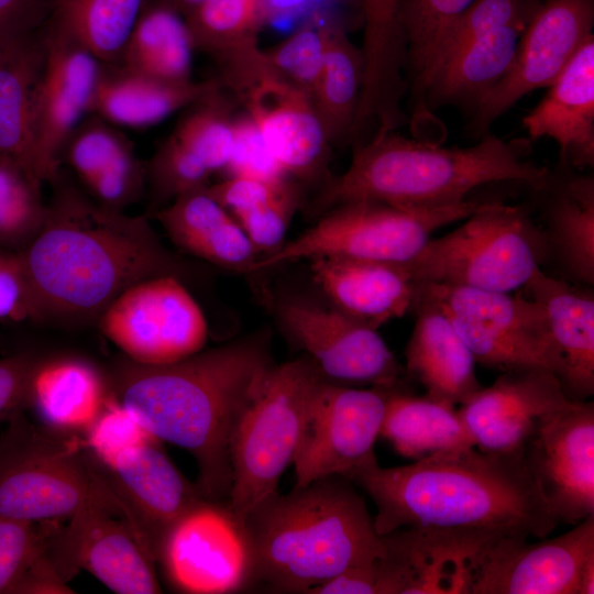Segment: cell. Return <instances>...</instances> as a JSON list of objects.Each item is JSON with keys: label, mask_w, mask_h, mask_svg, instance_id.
I'll use <instances>...</instances> for the list:
<instances>
[{"label": "cell", "mask_w": 594, "mask_h": 594, "mask_svg": "<svg viewBox=\"0 0 594 594\" xmlns=\"http://www.w3.org/2000/svg\"><path fill=\"white\" fill-rule=\"evenodd\" d=\"M51 184L44 224L19 253L35 321L97 323L128 287L154 276L184 274L146 215L101 206L61 172Z\"/></svg>", "instance_id": "cell-1"}, {"label": "cell", "mask_w": 594, "mask_h": 594, "mask_svg": "<svg viewBox=\"0 0 594 594\" xmlns=\"http://www.w3.org/2000/svg\"><path fill=\"white\" fill-rule=\"evenodd\" d=\"M273 365L268 338L258 333L168 364L123 355L107 378L110 393L156 439L193 455L202 497L228 502L231 437Z\"/></svg>", "instance_id": "cell-2"}, {"label": "cell", "mask_w": 594, "mask_h": 594, "mask_svg": "<svg viewBox=\"0 0 594 594\" xmlns=\"http://www.w3.org/2000/svg\"><path fill=\"white\" fill-rule=\"evenodd\" d=\"M348 479L372 498L381 536L415 527L543 539L559 524L524 451L454 449L402 466L382 468L376 462Z\"/></svg>", "instance_id": "cell-3"}, {"label": "cell", "mask_w": 594, "mask_h": 594, "mask_svg": "<svg viewBox=\"0 0 594 594\" xmlns=\"http://www.w3.org/2000/svg\"><path fill=\"white\" fill-rule=\"evenodd\" d=\"M528 140L484 134L470 147H443L395 131L355 145L345 172L330 176L309 205L320 216L339 205L370 200L406 207L460 204L479 186L515 182L540 189L550 170L528 158Z\"/></svg>", "instance_id": "cell-4"}, {"label": "cell", "mask_w": 594, "mask_h": 594, "mask_svg": "<svg viewBox=\"0 0 594 594\" xmlns=\"http://www.w3.org/2000/svg\"><path fill=\"white\" fill-rule=\"evenodd\" d=\"M255 588L309 594L349 568L385 549L374 516L356 485L343 475L317 479L278 491L245 517Z\"/></svg>", "instance_id": "cell-5"}, {"label": "cell", "mask_w": 594, "mask_h": 594, "mask_svg": "<svg viewBox=\"0 0 594 594\" xmlns=\"http://www.w3.org/2000/svg\"><path fill=\"white\" fill-rule=\"evenodd\" d=\"M324 378L309 356L274 364L241 415L230 441L228 501L241 520L277 491L282 474L293 464L314 395Z\"/></svg>", "instance_id": "cell-6"}, {"label": "cell", "mask_w": 594, "mask_h": 594, "mask_svg": "<svg viewBox=\"0 0 594 594\" xmlns=\"http://www.w3.org/2000/svg\"><path fill=\"white\" fill-rule=\"evenodd\" d=\"M546 249L526 209L484 202L457 229L430 238L404 266L417 283L512 293L540 267Z\"/></svg>", "instance_id": "cell-7"}, {"label": "cell", "mask_w": 594, "mask_h": 594, "mask_svg": "<svg viewBox=\"0 0 594 594\" xmlns=\"http://www.w3.org/2000/svg\"><path fill=\"white\" fill-rule=\"evenodd\" d=\"M484 202L464 200L443 207H406L360 200L339 205L312 227L257 258L249 272L319 257L406 264L439 228L465 219Z\"/></svg>", "instance_id": "cell-8"}, {"label": "cell", "mask_w": 594, "mask_h": 594, "mask_svg": "<svg viewBox=\"0 0 594 594\" xmlns=\"http://www.w3.org/2000/svg\"><path fill=\"white\" fill-rule=\"evenodd\" d=\"M98 481L95 460L76 435L31 422L24 413L0 435V516L42 522L69 518Z\"/></svg>", "instance_id": "cell-9"}, {"label": "cell", "mask_w": 594, "mask_h": 594, "mask_svg": "<svg viewBox=\"0 0 594 594\" xmlns=\"http://www.w3.org/2000/svg\"><path fill=\"white\" fill-rule=\"evenodd\" d=\"M418 285L417 300L435 305L450 319L476 363L501 372L543 370L554 374L556 354L544 314L525 294Z\"/></svg>", "instance_id": "cell-10"}, {"label": "cell", "mask_w": 594, "mask_h": 594, "mask_svg": "<svg viewBox=\"0 0 594 594\" xmlns=\"http://www.w3.org/2000/svg\"><path fill=\"white\" fill-rule=\"evenodd\" d=\"M156 563L168 586L185 594H230L255 588L245 524L228 502L201 499L164 536Z\"/></svg>", "instance_id": "cell-11"}, {"label": "cell", "mask_w": 594, "mask_h": 594, "mask_svg": "<svg viewBox=\"0 0 594 594\" xmlns=\"http://www.w3.org/2000/svg\"><path fill=\"white\" fill-rule=\"evenodd\" d=\"M102 334L128 359L168 364L204 349L208 326L180 277L161 275L123 290L97 321Z\"/></svg>", "instance_id": "cell-12"}, {"label": "cell", "mask_w": 594, "mask_h": 594, "mask_svg": "<svg viewBox=\"0 0 594 594\" xmlns=\"http://www.w3.org/2000/svg\"><path fill=\"white\" fill-rule=\"evenodd\" d=\"M45 553L66 582L85 569L118 594L162 592L156 562L132 534L99 471L94 491L69 524L56 528Z\"/></svg>", "instance_id": "cell-13"}, {"label": "cell", "mask_w": 594, "mask_h": 594, "mask_svg": "<svg viewBox=\"0 0 594 594\" xmlns=\"http://www.w3.org/2000/svg\"><path fill=\"white\" fill-rule=\"evenodd\" d=\"M389 391L355 388L324 378L314 395L293 461L294 486L330 475L349 477L376 463L374 444Z\"/></svg>", "instance_id": "cell-14"}, {"label": "cell", "mask_w": 594, "mask_h": 594, "mask_svg": "<svg viewBox=\"0 0 594 594\" xmlns=\"http://www.w3.org/2000/svg\"><path fill=\"white\" fill-rule=\"evenodd\" d=\"M594 558V515L565 534L529 542L503 536L474 559L468 594H578L585 563Z\"/></svg>", "instance_id": "cell-15"}, {"label": "cell", "mask_w": 594, "mask_h": 594, "mask_svg": "<svg viewBox=\"0 0 594 594\" xmlns=\"http://www.w3.org/2000/svg\"><path fill=\"white\" fill-rule=\"evenodd\" d=\"M526 465L560 521L594 515V405L569 400L546 415L524 447Z\"/></svg>", "instance_id": "cell-16"}, {"label": "cell", "mask_w": 594, "mask_h": 594, "mask_svg": "<svg viewBox=\"0 0 594 594\" xmlns=\"http://www.w3.org/2000/svg\"><path fill=\"white\" fill-rule=\"evenodd\" d=\"M594 0H541L504 77L474 108L471 129L487 128L525 95L549 87L593 35Z\"/></svg>", "instance_id": "cell-17"}, {"label": "cell", "mask_w": 594, "mask_h": 594, "mask_svg": "<svg viewBox=\"0 0 594 594\" xmlns=\"http://www.w3.org/2000/svg\"><path fill=\"white\" fill-rule=\"evenodd\" d=\"M45 59L34 114L33 169L52 183L75 128L90 112L101 63L76 38L46 24Z\"/></svg>", "instance_id": "cell-18"}, {"label": "cell", "mask_w": 594, "mask_h": 594, "mask_svg": "<svg viewBox=\"0 0 594 594\" xmlns=\"http://www.w3.org/2000/svg\"><path fill=\"white\" fill-rule=\"evenodd\" d=\"M289 337L305 350L327 380L396 388L403 367L377 333L338 308L299 300L278 305Z\"/></svg>", "instance_id": "cell-19"}, {"label": "cell", "mask_w": 594, "mask_h": 594, "mask_svg": "<svg viewBox=\"0 0 594 594\" xmlns=\"http://www.w3.org/2000/svg\"><path fill=\"white\" fill-rule=\"evenodd\" d=\"M97 465L121 516L156 562L166 532L205 497L177 470L160 442L123 454L113 468Z\"/></svg>", "instance_id": "cell-20"}, {"label": "cell", "mask_w": 594, "mask_h": 594, "mask_svg": "<svg viewBox=\"0 0 594 594\" xmlns=\"http://www.w3.org/2000/svg\"><path fill=\"white\" fill-rule=\"evenodd\" d=\"M569 400L551 372L516 370L482 386L458 413L475 448L516 453L524 451L540 420Z\"/></svg>", "instance_id": "cell-21"}, {"label": "cell", "mask_w": 594, "mask_h": 594, "mask_svg": "<svg viewBox=\"0 0 594 594\" xmlns=\"http://www.w3.org/2000/svg\"><path fill=\"white\" fill-rule=\"evenodd\" d=\"M241 101L287 176L323 183L331 176L327 168L332 145L308 92L272 74Z\"/></svg>", "instance_id": "cell-22"}, {"label": "cell", "mask_w": 594, "mask_h": 594, "mask_svg": "<svg viewBox=\"0 0 594 594\" xmlns=\"http://www.w3.org/2000/svg\"><path fill=\"white\" fill-rule=\"evenodd\" d=\"M195 51L213 61L224 90L241 101L272 75L260 34L268 23V0H202L185 16Z\"/></svg>", "instance_id": "cell-23"}, {"label": "cell", "mask_w": 594, "mask_h": 594, "mask_svg": "<svg viewBox=\"0 0 594 594\" xmlns=\"http://www.w3.org/2000/svg\"><path fill=\"white\" fill-rule=\"evenodd\" d=\"M497 537L503 536L404 527L384 536V557L399 594H468L474 559Z\"/></svg>", "instance_id": "cell-24"}, {"label": "cell", "mask_w": 594, "mask_h": 594, "mask_svg": "<svg viewBox=\"0 0 594 594\" xmlns=\"http://www.w3.org/2000/svg\"><path fill=\"white\" fill-rule=\"evenodd\" d=\"M522 289L544 314L556 354L554 376L571 400L585 402L594 393L593 294L541 267Z\"/></svg>", "instance_id": "cell-25"}, {"label": "cell", "mask_w": 594, "mask_h": 594, "mask_svg": "<svg viewBox=\"0 0 594 594\" xmlns=\"http://www.w3.org/2000/svg\"><path fill=\"white\" fill-rule=\"evenodd\" d=\"M542 100L524 118L530 140L551 138L560 163L576 170L594 165V36L576 51L548 87Z\"/></svg>", "instance_id": "cell-26"}, {"label": "cell", "mask_w": 594, "mask_h": 594, "mask_svg": "<svg viewBox=\"0 0 594 594\" xmlns=\"http://www.w3.org/2000/svg\"><path fill=\"white\" fill-rule=\"evenodd\" d=\"M80 183L98 204L124 211L146 191L145 163L133 142L102 118L92 114L75 128L62 153Z\"/></svg>", "instance_id": "cell-27"}, {"label": "cell", "mask_w": 594, "mask_h": 594, "mask_svg": "<svg viewBox=\"0 0 594 594\" xmlns=\"http://www.w3.org/2000/svg\"><path fill=\"white\" fill-rule=\"evenodd\" d=\"M311 261L317 285L336 308L377 329L414 309L419 285L403 264L319 257Z\"/></svg>", "instance_id": "cell-28"}, {"label": "cell", "mask_w": 594, "mask_h": 594, "mask_svg": "<svg viewBox=\"0 0 594 594\" xmlns=\"http://www.w3.org/2000/svg\"><path fill=\"white\" fill-rule=\"evenodd\" d=\"M414 309L417 320L405 350L406 371L425 387L427 397L461 405L482 387L475 359L438 307L418 299Z\"/></svg>", "instance_id": "cell-29"}, {"label": "cell", "mask_w": 594, "mask_h": 594, "mask_svg": "<svg viewBox=\"0 0 594 594\" xmlns=\"http://www.w3.org/2000/svg\"><path fill=\"white\" fill-rule=\"evenodd\" d=\"M221 89L218 78L170 82L101 64L90 113L117 127L147 128Z\"/></svg>", "instance_id": "cell-30"}, {"label": "cell", "mask_w": 594, "mask_h": 594, "mask_svg": "<svg viewBox=\"0 0 594 594\" xmlns=\"http://www.w3.org/2000/svg\"><path fill=\"white\" fill-rule=\"evenodd\" d=\"M109 395L108 378L92 363L42 356L32 376L29 408L46 428L78 436L95 421Z\"/></svg>", "instance_id": "cell-31"}, {"label": "cell", "mask_w": 594, "mask_h": 594, "mask_svg": "<svg viewBox=\"0 0 594 594\" xmlns=\"http://www.w3.org/2000/svg\"><path fill=\"white\" fill-rule=\"evenodd\" d=\"M152 216L178 248L207 262L249 272L258 258L243 229L206 188L176 198Z\"/></svg>", "instance_id": "cell-32"}, {"label": "cell", "mask_w": 594, "mask_h": 594, "mask_svg": "<svg viewBox=\"0 0 594 594\" xmlns=\"http://www.w3.org/2000/svg\"><path fill=\"white\" fill-rule=\"evenodd\" d=\"M405 0H359L364 25L361 47L364 77L359 110L388 118L402 109L407 89L406 43L402 23Z\"/></svg>", "instance_id": "cell-33"}, {"label": "cell", "mask_w": 594, "mask_h": 594, "mask_svg": "<svg viewBox=\"0 0 594 594\" xmlns=\"http://www.w3.org/2000/svg\"><path fill=\"white\" fill-rule=\"evenodd\" d=\"M44 59L43 29L0 45V155L34 175V114Z\"/></svg>", "instance_id": "cell-34"}, {"label": "cell", "mask_w": 594, "mask_h": 594, "mask_svg": "<svg viewBox=\"0 0 594 594\" xmlns=\"http://www.w3.org/2000/svg\"><path fill=\"white\" fill-rule=\"evenodd\" d=\"M528 23L504 26L479 36L446 57L435 69L427 103L476 107L510 68Z\"/></svg>", "instance_id": "cell-35"}, {"label": "cell", "mask_w": 594, "mask_h": 594, "mask_svg": "<svg viewBox=\"0 0 594 594\" xmlns=\"http://www.w3.org/2000/svg\"><path fill=\"white\" fill-rule=\"evenodd\" d=\"M548 195L546 248L554 252L564 271L576 282L594 284V178L551 172L538 189Z\"/></svg>", "instance_id": "cell-36"}, {"label": "cell", "mask_w": 594, "mask_h": 594, "mask_svg": "<svg viewBox=\"0 0 594 594\" xmlns=\"http://www.w3.org/2000/svg\"><path fill=\"white\" fill-rule=\"evenodd\" d=\"M195 46L185 16L163 0H147L117 65L170 82L193 80Z\"/></svg>", "instance_id": "cell-37"}, {"label": "cell", "mask_w": 594, "mask_h": 594, "mask_svg": "<svg viewBox=\"0 0 594 594\" xmlns=\"http://www.w3.org/2000/svg\"><path fill=\"white\" fill-rule=\"evenodd\" d=\"M380 436L399 455L414 461L442 451L474 447L454 407L397 388L388 392Z\"/></svg>", "instance_id": "cell-38"}, {"label": "cell", "mask_w": 594, "mask_h": 594, "mask_svg": "<svg viewBox=\"0 0 594 594\" xmlns=\"http://www.w3.org/2000/svg\"><path fill=\"white\" fill-rule=\"evenodd\" d=\"M363 77L361 47L351 42L337 16L330 23L321 70L310 94L331 145L351 141Z\"/></svg>", "instance_id": "cell-39"}, {"label": "cell", "mask_w": 594, "mask_h": 594, "mask_svg": "<svg viewBox=\"0 0 594 594\" xmlns=\"http://www.w3.org/2000/svg\"><path fill=\"white\" fill-rule=\"evenodd\" d=\"M147 0H55L48 23L84 45L101 63L118 64Z\"/></svg>", "instance_id": "cell-40"}, {"label": "cell", "mask_w": 594, "mask_h": 594, "mask_svg": "<svg viewBox=\"0 0 594 594\" xmlns=\"http://www.w3.org/2000/svg\"><path fill=\"white\" fill-rule=\"evenodd\" d=\"M475 0H405L402 23L409 73L411 117L430 114L427 90L440 44L459 16Z\"/></svg>", "instance_id": "cell-41"}, {"label": "cell", "mask_w": 594, "mask_h": 594, "mask_svg": "<svg viewBox=\"0 0 594 594\" xmlns=\"http://www.w3.org/2000/svg\"><path fill=\"white\" fill-rule=\"evenodd\" d=\"M42 182L18 161L0 155V248L22 252L41 231L47 210Z\"/></svg>", "instance_id": "cell-42"}, {"label": "cell", "mask_w": 594, "mask_h": 594, "mask_svg": "<svg viewBox=\"0 0 594 594\" xmlns=\"http://www.w3.org/2000/svg\"><path fill=\"white\" fill-rule=\"evenodd\" d=\"M218 90L186 108L173 135L212 174L226 170L234 142L233 105Z\"/></svg>", "instance_id": "cell-43"}, {"label": "cell", "mask_w": 594, "mask_h": 594, "mask_svg": "<svg viewBox=\"0 0 594 594\" xmlns=\"http://www.w3.org/2000/svg\"><path fill=\"white\" fill-rule=\"evenodd\" d=\"M338 15L311 14L284 40L264 48L273 75L311 94L321 70L330 23Z\"/></svg>", "instance_id": "cell-44"}, {"label": "cell", "mask_w": 594, "mask_h": 594, "mask_svg": "<svg viewBox=\"0 0 594 594\" xmlns=\"http://www.w3.org/2000/svg\"><path fill=\"white\" fill-rule=\"evenodd\" d=\"M211 175L193 153L169 135L145 163L148 215L183 195L206 188Z\"/></svg>", "instance_id": "cell-45"}, {"label": "cell", "mask_w": 594, "mask_h": 594, "mask_svg": "<svg viewBox=\"0 0 594 594\" xmlns=\"http://www.w3.org/2000/svg\"><path fill=\"white\" fill-rule=\"evenodd\" d=\"M82 441L91 458L106 469L113 468L123 454L134 449L160 442L140 418L111 393L84 433Z\"/></svg>", "instance_id": "cell-46"}, {"label": "cell", "mask_w": 594, "mask_h": 594, "mask_svg": "<svg viewBox=\"0 0 594 594\" xmlns=\"http://www.w3.org/2000/svg\"><path fill=\"white\" fill-rule=\"evenodd\" d=\"M540 2L541 0H475L443 37L432 74L446 57L472 40L504 26L528 23Z\"/></svg>", "instance_id": "cell-47"}, {"label": "cell", "mask_w": 594, "mask_h": 594, "mask_svg": "<svg viewBox=\"0 0 594 594\" xmlns=\"http://www.w3.org/2000/svg\"><path fill=\"white\" fill-rule=\"evenodd\" d=\"M57 521H26L0 516V594H11L46 551Z\"/></svg>", "instance_id": "cell-48"}, {"label": "cell", "mask_w": 594, "mask_h": 594, "mask_svg": "<svg viewBox=\"0 0 594 594\" xmlns=\"http://www.w3.org/2000/svg\"><path fill=\"white\" fill-rule=\"evenodd\" d=\"M299 198L298 188L293 184L278 197L242 211L233 218L256 251L268 254L283 244L289 221L298 207Z\"/></svg>", "instance_id": "cell-49"}, {"label": "cell", "mask_w": 594, "mask_h": 594, "mask_svg": "<svg viewBox=\"0 0 594 594\" xmlns=\"http://www.w3.org/2000/svg\"><path fill=\"white\" fill-rule=\"evenodd\" d=\"M226 172L229 176L287 177L271 154L257 127L246 113L234 118V142Z\"/></svg>", "instance_id": "cell-50"}, {"label": "cell", "mask_w": 594, "mask_h": 594, "mask_svg": "<svg viewBox=\"0 0 594 594\" xmlns=\"http://www.w3.org/2000/svg\"><path fill=\"white\" fill-rule=\"evenodd\" d=\"M292 185L293 183L287 177L262 178L232 175L219 183L209 184L206 190L234 217L242 211L278 197Z\"/></svg>", "instance_id": "cell-51"}, {"label": "cell", "mask_w": 594, "mask_h": 594, "mask_svg": "<svg viewBox=\"0 0 594 594\" xmlns=\"http://www.w3.org/2000/svg\"><path fill=\"white\" fill-rule=\"evenodd\" d=\"M41 358L20 352L0 359V422L29 408L31 381Z\"/></svg>", "instance_id": "cell-52"}, {"label": "cell", "mask_w": 594, "mask_h": 594, "mask_svg": "<svg viewBox=\"0 0 594 594\" xmlns=\"http://www.w3.org/2000/svg\"><path fill=\"white\" fill-rule=\"evenodd\" d=\"M35 321L33 300L19 253L0 248V321Z\"/></svg>", "instance_id": "cell-53"}, {"label": "cell", "mask_w": 594, "mask_h": 594, "mask_svg": "<svg viewBox=\"0 0 594 594\" xmlns=\"http://www.w3.org/2000/svg\"><path fill=\"white\" fill-rule=\"evenodd\" d=\"M55 0H0V45L41 31Z\"/></svg>", "instance_id": "cell-54"}, {"label": "cell", "mask_w": 594, "mask_h": 594, "mask_svg": "<svg viewBox=\"0 0 594 594\" xmlns=\"http://www.w3.org/2000/svg\"><path fill=\"white\" fill-rule=\"evenodd\" d=\"M45 552L24 573L11 594L74 593L67 582L58 574Z\"/></svg>", "instance_id": "cell-55"}, {"label": "cell", "mask_w": 594, "mask_h": 594, "mask_svg": "<svg viewBox=\"0 0 594 594\" xmlns=\"http://www.w3.org/2000/svg\"><path fill=\"white\" fill-rule=\"evenodd\" d=\"M343 0H268V22L276 19L304 21L320 11L334 13V7Z\"/></svg>", "instance_id": "cell-56"}, {"label": "cell", "mask_w": 594, "mask_h": 594, "mask_svg": "<svg viewBox=\"0 0 594 594\" xmlns=\"http://www.w3.org/2000/svg\"><path fill=\"white\" fill-rule=\"evenodd\" d=\"M594 593V558H591L584 565L580 581L578 594Z\"/></svg>", "instance_id": "cell-57"}, {"label": "cell", "mask_w": 594, "mask_h": 594, "mask_svg": "<svg viewBox=\"0 0 594 594\" xmlns=\"http://www.w3.org/2000/svg\"><path fill=\"white\" fill-rule=\"evenodd\" d=\"M173 8H175L178 12H180L184 16H186L189 12H191L202 0H163Z\"/></svg>", "instance_id": "cell-58"}]
</instances>
